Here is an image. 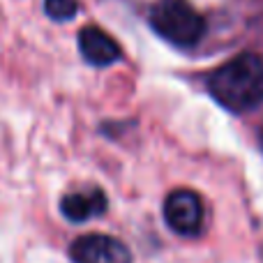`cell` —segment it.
<instances>
[{
	"label": "cell",
	"mask_w": 263,
	"mask_h": 263,
	"mask_svg": "<svg viewBox=\"0 0 263 263\" xmlns=\"http://www.w3.org/2000/svg\"><path fill=\"white\" fill-rule=\"evenodd\" d=\"M210 95L233 114L252 111L263 102V58L240 53L217 67L208 79Z\"/></svg>",
	"instance_id": "1"
},
{
	"label": "cell",
	"mask_w": 263,
	"mask_h": 263,
	"mask_svg": "<svg viewBox=\"0 0 263 263\" xmlns=\"http://www.w3.org/2000/svg\"><path fill=\"white\" fill-rule=\"evenodd\" d=\"M150 26L159 37L180 49L199 44L205 30L203 16L187 0H159L150 12Z\"/></svg>",
	"instance_id": "2"
},
{
	"label": "cell",
	"mask_w": 263,
	"mask_h": 263,
	"mask_svg": "<svg viewBox=\"0 0 263 263\" xmlns=\"http://www.w3.org/2000/svg\"><path fill=\"white\" fill-rule=\"evenodd\" d=\"M164 219L180 236H196L203 227V203L192 190H173L164 201Z\"/></svg>",
	"instance_id": "3"
},
{
	"label": "cell",
	"mask_w": 263,
	"mask_h": 263,
	"mask_svg": "<svg viewBox=\"0 0 263 263\" xmlns=\"http://www.w3.org/2000/svg\"><path fill=\"white\" fill-rule=\"evenodd\" d=\"M69 256L74 263H132L127 247L118 238L102 236V233H90L74 240Z\"/></svg>",
	"instance_id": "4"
},
{
	"label": "cell",
	"mask_w": 263,
	"mask_h": 263,
	"mask_svg": "<svg viewBox=\"0 0 263 263\" xmlns=\"http://www.w3.org/2000/svg\"><path fill=\"white\" fill-rule=\"evenodd\" d=\"M79 46H81L83 58L90 65H97V67L118 63L120 55H123V49H120L118 42L97 26H86L79 32Z\"/></svg>",
	"instance_id": "5"
},
{
	"label": "cell",
	"mask_w": 263,
	"mask_h": 263,
	"mask_svg": "<svg viewBox=\"0 0 263 263\" xmlns=\"http://www.w3.org/2000/svg\"><path fill=\"white\" fill-rule=\"evenodd\" d=\"M60 210L72 222H86V219L100 217L106 210V194L100 187H83V190L69 192L60 201Z\"/></svg>",
	"instance_id": "6"
},
{
	"label": "cell",
	"mask_w": 263,
	"mask_h": 263,
	"mask_svg": "<svg viewBox=\"0 0 263 263\" xmlns=\"http://www.w3.org/2000/svg\"><path fill=\"white\" fill-rule=\"evenodd\" d=\"M44 9L53 21H69L77 14V0H44Z\"/></svg>",
	"instance_id": "7"
}]
</instances>
